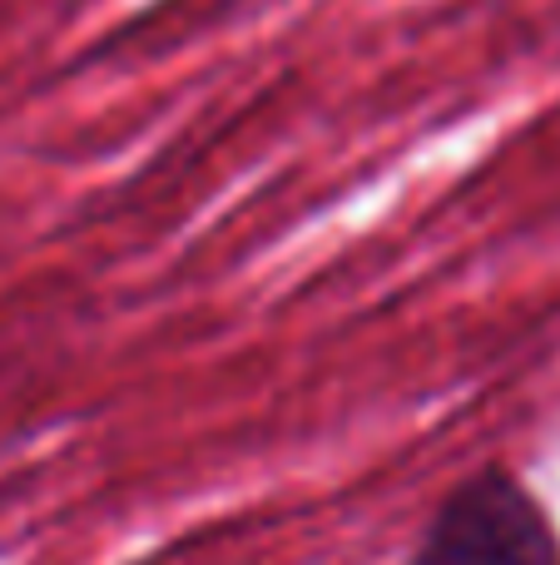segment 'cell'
<instances>
[{
	"label": "cell",
	"instance_id": "1",
	"mask_svg": "<svg viewBox=\"0 0 560 565\" xmlns=\"http://www.w3.org/2000/svg\"><path fill=\"white\" fill-rule=\"evenodd\" d=\"M417 565H560V541L521 481L482 471L442 501Z\"/></svg>",
	"mask_w": 560,
	"mask_h": 565
}]
</instances>
